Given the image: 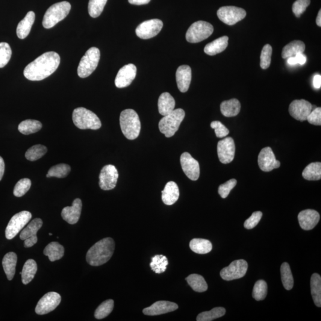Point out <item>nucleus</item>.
Segmentation results:
<instances>
[{"instance_id": "nucleus-1", "label": "nucleus", "mask_w": 321, "mask_h": 321, "mask_svg": "<svg viewBox=\"0 0 321 321\" xmlns=\"http://www.w3.org/2000/svg\"><path fill=\"white\" fill-rule=\"evenodd\" d=\"M60 63V55L57 52H47L29 63L25 67L23 74L29 81H42L55 72Z\"/></svg>"}, {"instance_id": "nucleus-2", "label": "nucleus", "mask_w": 321, "mask_h": 321, "mask_svg": "<svg viewBox=\"0 0 321 321\" xmlns=\"http://www.w3.org/2000/svg\"><path fill=\"white\" fill-rule=\"evenodd\" d=\"M115 243L113 238L107 237L96 242L88 250L87 261L90 266L97 267L107 263L113 256Z\"/></svg>"}, {"instance_id": "nucleus-3", "label": "nucleus", "mask_w": 321, "mask_h": 321, "mask_svg": "<svg viewBox=\"0 0 321 321\" xmlns=\"http://www.w3.org/2000/svg\"><path fill=\"white\" fill-rule=\"evenodd\" d=\"M121 129L129 140H134L139 137L141 125L139 116L132 109H127L121 113L120 117Z\"/></svg>"}, {"instance_id": "nucleus-4", "label": "nucleus", "mask_w": 321, "mask_h": 321, "mask_svg": "<svg viewBox=\"0 0 321 321\" xmlns=\"http://www.w3.org/2000/svg\"><path fill=\"white\" fill-rule=\"evenodd\" d=\"M72 119L75 125L82 130H98L102 125L101 120L95 113L84 107L76 108L73 112Z\"/></svg>"}, {"instance_id": "nucleus-5", "label": "nucleus", "mask_w": 321, "mask_h": 321, "mask_svg": "<svg viewBox=\"0 0 321 321\" xmlns=\"http://www.w3.org/2000/svg\"><path fill=\"white\" fill-rule=\"evenodd\" d=\"M71 4L67 1H62L53 4L46 10L44 16L43 25L46 29L54 27L58 22L68 15Z\"/></svg>"}, {"instance_id": "nucleus-6", "label": "nucleus", "mask_w": 321, "mask_h": 321, "mask_svg": "<svg viewBox=\"0 0 321 321\" xmlns=\"http://www.w3.org/2000/svg\"><path fill=\"white\" fill-rule=\"evenodd\" d=\"M185 112L183 109L174 110L172 113L165 116L159 123V129L167 138L174 136L179 130L183 120L184 119Z\"/></svg>"}, {"instance_id": "nucleus-7", "label": "nucleus", "mask_w": 321, "mask_h": 321, "mask_svg": "<svg viewBox=\"0 0 321 321\" xmlns=\"http://www.w3.org/2000/svg\"><path fill=\"white\" fill-rule=\"evenodd\" d=\"M100 59V51L96 47H92L85 53L82 58L78 68V74L79 77L85 78L88 77L95 71Z\"/></svg>"}, {"instance_id": "nucleus-8", "label": "nucleus", "mask_w": 321, "mask_h": 321, "mask_svg": "<svg viewBox=\"0 0 321 321\" xmlns=\"http://www.w3.org/2000/svg\"><path fill=\"white\" fill-rule=\"evenodd\" d=\"M214 32L213 26L205 21H198L193 23L185 34L188 43H198L207 39Z\"/></svg>"}, {"instance_id": "nucleus-9", "label": "nucleus", "mask_w": 321, "mask_h": 321, "mask_svg": "<svg viewBox=\"0 0 321 321\" xmlns=\"http://www.w3.org/2000/svg\"><path fill=\"white\" fill-rule=\"evenodd\" d=\"M32 214L30 212H20L11 218L5 229V237L8 240L13 239L17 234L30 222Z\"/></svg>"}, {"instance_id": "nucleus-10", "label": "nucleus", "mask_w": 321, "mask_h": 321, "mask_svg": "<svg viewBox=\"0 0 321 321\" xmlns=\"http://www.w3.org/2000/svg\"><path fill=\"white\" fill-rule=\"evenodd\" d=\"M217 16L221 21L226 25L231 26L245 18L246 11L240 7L225 6L219 8L217 11Z\"/></svg>"}, {"instance_id": "nucleus-11", "label": "nucleus", "mask_w": 321, "mask_h": 321, "mask_svg": "<svg viewBox=\"0 0 321 321\" xmlns=\"http://www.w3.org/2000/svg\"><path fill=\"white\" fill-rule=\"evenodd\" d=\"M248 264L243 260H236L229 264V266L221 271L220 275L226 281H231L234 279L243 277L246 275Z\"/></svg>"}, {"instance_id": "nucleus-12", "label": "nucleus", "mask_w": 321, "mask_h": 321, "mask_svg": "<svg viewBox=\"0 0 321 321\" xmlns=\"http://www.w3.org/2000/svg\"><path fill=\"white\" fill-rule=\"evenodd\" d=\"M163 26V23L161 20L155 19L146 20L138 26L136 34L141 39H150L160 33Z\"/></svg>"}, {"instance_id": "nucleus-13", "label": "nucleus", "mask_w": 321, "mask_h": 321, "mask_svg": "<svg viewBox=\"0 0 321 321\" xmlns=\"http://www.w3.org/2000/svg\"><path fill=\"white\" fill-rule=\"evenodd\" d=\"M61 300V296L57 293L52 291L46 293L38 302L35 312L41 315L48 314L60 305Z\"/></svg>"}, {"instance_id": "nucleus-14", "label": "nucleus", "mask_w": 321, "mask_h": 321, "mask_svg": "<svg viewBox=\"0 0 321 321\" xmlns=\"http://www.w3.org/2000/svg\"><path fill=\"white\" fill-rule=\"evenodd\" d=\"M99 187L104 190H110L116 186L119 173L113 165H107L102 168L99 175Z\"/></svg>"}, {"instance_id": "nucleus-15", "label": "nucleus", "mask_w": 321, "mask_h": 321, "mask_svg": "<svg viewBox=\"0 0 321 321\" xmlns=\"http://www.w3.org/2000/svg\"><path fill=\"white\" fill-rule=\"evenodd\" d=\"M217 153L221 163L229 164L234 160L235 144L233 139L228 137L219 141L217 145Z\"/></svg>"}, {"instance_id": "nucleus-16", "label": "nucleus", "mask_w": 321, "mask_h": 321, "mask_svg": "<svg viewBox=\"0 0 321 321\" xmlns=\"http://www.w3.org/2000/svg\"><path fill=\"white\" fill-rule=\"evenodd\" d=\"M183 171L191 181H196L199 178L200 166L198 161L191 157L189 153L184 152L181 157Z\"/></svg>"}, {"instance_id": "nucleus-17", "label": "nucleus", "mask_w": 321, "mask_h": 321, "mask_svg": "<svg viewBox=\"0 0 321 321\" xmlns=\"http://www.w3.org/2000/svg\"><path fill=\"white\" fill-rule=\"evenodd\" d=\"M313 110V105L305 99L294 100L289 106V113L294 119L303 122Z\"/></svg>"}, {"instance_id": "nucleus-18", "label": "nucleus", "mask_w": 321, "mask_h": 321, "mask_svg": "<svg viewBox=\"0 0 321 321\" xmlns=\"http://www.w3.org/2000/svg\"><path fill=\"white\" fill-rule=\"evenodd\" d=\"M258 165L265 172H270L280 167V162L276 160L275 155L270 147L261 150L258 156Z\"/></svg>"}, {"instance_id": "nucleus-19", "label": "nucleus", "mask_w": 321, "mask_h": 321, "mask_svg": "<svg viewBox=\"0 0 321 321\" xmlns=\"http://www.w3.org/2000/svg\"><path fill=\"white\" fill-rule=\"evenodd\" d=\"M137 67L133 64H129L123 66L118 72L115 85L118 88L128 87L133 82L137 76Z\"/></svg>"}, {"instance_id": "nucleus-20", "label": "nucleus", "mask_w": 321, "mask_h": 321, "mask_svg": "<svg viewBox=\"0 0 321 321\" xmlns=\"http://www.w3.org/2000/svg\"><path fill=\"white\" fill-rule=\"evenodd\" d=\"M178 305L175 303L169 301H158L148 308L143 309V313L149 316H156L169 313L177 310Z\"/></svg>"}, {"instance_id": "nucleus-21", "label": "nucleus", "mask_w": 321, "mask_h": 321, "mask_svg": "<svg viewBox=\"0 0 321 321\" xmlns=\"http://www.w3.org/2000/svg\"><path fill=\"white\" fill-rule=\"evenodd\" d=\"M82 208V202L80 199H76L73 202L72 207H66L61 212V217L64 221L70 224L75 225L80 219Z\"/></svg>"}, {"instance_id": "nucleus-22", "label": "nucleus", "mask_w": 321, "mask_h": 321, "mask_svg": "<svg viewBox=\"0 0 321 321\" xmlns=\"http://www.w3.org/2000/svg\"><path fill=\"white\" fill-rule=\"evenodd\" d=\"M320 216L317 211L306 210L300 212L298 215L300 226L305 230L313 229L319 223Z\"/></svg>"}, {"instance_id": "nucleus-23", "label": "nucleus", "mask_w": 321, "mask_h": 321, "mask_svg": "<svg viewBox=\"0 0 321 321\" xmlns=\"http://www.w3.org/2000/svg\"><path fill=\"white\" fill-rule=\"evenodd\" d=\"M176 77L179 91L183 93L187 92L191 80L190 67L187 65L180 66L177 70Z\"/></svg>"}, {"instance_id": "nucleus-24", "label": "nucleus", "mask_w": 321, "mask_h": 321, "mask_svg": "<svg viewBox=\"0 0 321 321\" xmlns=\"http://www.w3.org/2000/svg\"><path fill=\"white\" fill-rule=\"evenodd\" d=\"M180 195L178 184L174 182H168L162 191V200L165 204L172 205L178 201Z\"/></svg>"}, {"instance_id": "nucleus-25", "label": "nucleus", "mask_w": 321, "mask_h": 321, "mask_svg": "<svg viewBox=\"0 0 321 321\" xmlns=\"http://www.w3.org/2000/svg\"><path fill=\"white\" fill-rule=\"evenodd\" d=\"M35 20V14L34 11H29L24 19L19 23L16 29V34L20 39H25L28 36Z\"/></svg>"}, {"instance_id": "nucleus-26", "label": "nucleus", "mask_w": 321, "mask_h": 321, "mask_svg": "<svg viewBox=\"0 0 321 321\" xmlns=\"http://www.w3.org/2000/svg\"><path fill=\"white\" fill-rule=\"evenodd\" d=\"M175 100L169 93L164 92L162 93L158 99L159 113L162 116H167V115L172 113L175 110Z\"/></svg>"}, {"instance_id": "nucleus-27", "label": "nucleus", "mask_w": 321, "mask_h": 321, "mask_svg": "<svg viewBox=\"0 0 321 321\" xmlns=\"http://www.w3.org/2000/svg\"><path fill=\"white\" fill-rule=\"evenodd\" d=\"M17 256L14 252H8L2 261V267L8 280H11L15 275Z\"/></svg>"}, {"instance_id": "nucleus-28", "label": "nucleus", "mask_w": 321, "mask_h": 321, "mask_svg": "<svg viewBox=\"0 0 321 321\" xmlns=\"http://www.w3.org/2000/svg\"><path fill=\"white\" fill-rule=\"evenodd\" d=\"M229 37L224 36L214 40L205 46L204 52L209 55H215L222 52L228 46Z\"/></svg>"}, {"instance_id": "nucleus-29", "label": "nucleus", "mask_w": 321, "mask_h": 321, "mask_svg": "<svg viewBox=\"0 0 321 321\" xmlns=\"http://www.w3.org/2000/svg\"><path fill=\"white\" fill-rule=\"evenodd\" d=\"M220 109L224 116L235 117L240 113V102L238 99L235 98L223 101L220 105Z\"/></svg>"}, {"instance_id": "nucleus-30", "label": "nucleus", "mask_w": 321, "mask_h": 321, "mask_svg": "<svg viewBox=\"0 0 321 321\" xmlns=\"http://www.w3.org/2000/svg\"><path fill=\"white\" fill-rule=\"evenodd\" d=\"M305 50V44L301 41H293L285 46L282 51V57L285 59L295 57L299 54H303Z\"/></svg>"}, {"instance_id": "nucleus-31", "label": "nucleus", "mask_w": 321, "mask_h": 321, "mask_svg": "<svg viewBox=\"0 0 321 321\" xmlns=\"http://www.w3.org/2000/svg\"><path fill=\"white\" fill-rule=\"evenodd\" d=\"M44 254L48 256L50 261L54 262L63 257L64 248L60 243L52 241L44 249Z\"/></svg>"}, {"instance_id": "nucleus-32", "label": "nucleus", "mask_w": 321, "mask_h": 321, "mask_svg": "<svg viewBox=\"0 0 321 321\" xmlns=\"http://www.w3.org/2000/svg\"><path fill=\"white\" fill-rule=\"evenodd\" d=\"M311 288L312 298L315 305L321 306V278L318 274L315 273L311 276Z\"/></svg>"}, {"instance_id": "nucleus-33", "label": "nucleus", "mask_w": 321, "mask_h": 321, "mask_svg": "<svg viewBox=\"0 0 321 321\" xmlns=\"http://www.w3.org/2000/svg\"><path fill=\"white\" fill-rule=\"evenodd\" d=\"M189 246L193 252L198 254H206L213 249L211 241L203 238H193L190 241Z\"/></svg>"}, {"instance_id": "nucleus-34", "label": "nucleus", "mask_w": 321, "mask_h": 321, "mask_svg": "<svg viewBox=\"0 0 321 321\" xmlns=\"http://www.w3.org/2000/svg\"><path fill=\"white\" fill-rule=\"evenodd\" d=\"M43 225V220L41 219H35L32 221L26 228L22 229L20 234V238L22 240L27 239V238L37 236V233L38 230L42 228Z\"/></svg>"}, {"instance_id": "nucleus-35", "label": "nucleus", "mask_w": 321, "mask_h": 321, "mask_svg": "<svg viewBox=\"0 0 321 321\" xmlns=\"http://www.w3.org/2000/svg\"><path fill=\"white\" fill-rule=\"evenodd\" d=\"M37 264L34 260L26 262L22 272V281L23 284H28L34 279L37 272Z\"/></svg>"}, {"instance_id": "nucleus-36", "label": "nucleus", "mask_w": 321, "mask_h": 321, "mask_svg": "<svg viewBox=\"0 0 321 321\" xmlns=\"http://www.w3.org/2000/svg\"><path fill=\"white\" fill-rule=\"evenodd\" d=\"M302 176L307 181H319L321 179V163L316 162L309 164L303 170Z\"/></svg>"}, {"instance_id": "nucleus-37", "label": "nucleus", "mask_w": 321, "mask_h": 321, "mask_svg": "<svg viewBox=\"0 0 321 321\" xmlns=\"http://www.w3.org/2000/svg\"><path fill=\"white\" fill-rule=\"evenodd\" d=\"M42 123L35 120H26L19 124L18 130L20 133L28 135L36 133L42 129Z\"/></svg>"}, {"instance_id": "nucleus-38", "label": "nucleus", "mask_w": 321, "mask_h": 321, "mask_svg": "<svg viewBox=\"0 0 321 321\" xmlns=\"http://www.w3.org/2000/svg\"><path fill=\"white\" fill-rule=\"evenodd\" d=\"M185 280L187 283L196 292H204L208 289V284L202 276L198 275H188Z\"/></svg>"}, {"instance_id": "nucleus-39", "label": "nucleus", "mask_w": 321, "mask_h": 321, "mask_svg": "<svg viewBox=\"0 0 321 321\" xmlns=\"http://www.w3.org/2000/svg\"><path fill=\"white\" fill-rule=\"evenodd\" d=\"M280 271L282 282L284 287L287 290L292 289L294 285V279L289 264L287 263L282 264Z\"/></svg>"}, {"instance_id": "nucleus-40", "label": "nucleus", "mask_w": 321, "mask_h": 321, "mask_svg": "<svg viewBox=\"0 0 321 321\" xmlns=\"http://www.w3.org/2000/svg\"><path fill=\"white\" fill-rule=\"evenodd\" d=\"M71 170V168L68 164H60L55 165L48 170L46 175V178H64L69 175Z\"/></svg>"}, {"instance_id": "nucleus-41", "label": "nucleus", "mask_w": 321, "mask_h": 321, "mask_svg": "<svg viewBox=\"0 0 321 321\" xmlns=\"http://www.w3.org/2000/svg\"><path fill=\"white\" fill-rule=\"evenodd\" d=\"M168 264H169V261H168L166 256L158 255L152 258L150 267L153 272L157 274H161L166 272Z\"/></svg>"}, {"instance_id": "nucleus-42", "label": "nucleus", "mask_w": 321, "mask_h": 321, "mask_svg": "<svg viewBox=\"0 0 321 321\" xmlns=\"http://www.w3.org/2000/svg\"><path fill=\"white\" fill-rule=\"evenodd\" d=\"M226 314V309L222 307L215 308L210 311L202 312L197 317L198 321H211L222 317Z\"/></svg>"}, {"instance_id": "nucleus-43", "label": "nucleus", "mask_w": 321, "mask_h": 321, "mask_svg": "<svg viewBox=\"0 0 321 321\" xmlns=\"http://www.w3.org/2000/svg\"><path fill=\"white\" fill-rule=\"evenodd\" d=\"M114 308V300L108 299L105 300L100 305L95 312L96 319L101 320L108 316L113 311Z\"/></svg>"}, {"instance_id": "nucleus-44", "label": "nucleus", "mask_w": 321, "mask_h": 321, "mask_svg": "<svg viewBox=\"0 0 321 321\" xmlns=\"http://www.w3.org/2000/svg\"><path fill=\"white\" fill-rule=\"evenodd\" d=\"M47 152L46 147L42 145H36L29 148L25 154V157L29 161H35L42 158Z\"/></svg>"}, {"instance_id": "nucleus-45", "label": "nucleus", "mask_w": 321, "mask_h": 321, "mask_svg": "<svg viewBox=\"0 0 321 321\" xmlns=\"http://www.w3.org/2000/svg\"><path fill=\"white\" fill-rule=\"evenodd\" d=\"M107 0H90L88 11L90 15L96 18L101 15Z\"/></svg>"}, {"instance_id": "nucleus-46", "label": "nucleus", "mask_w": 321, "mask_h": 321, "mask_svg": "<svg viewBox=\"0 0 321 321\" xmlns=\"http://www.w3.org/2000/svg\"><path fill=\"white\" fill-rule=\"evenodd\" d=\"M267 284L264 280H258L256 282L253 288L252 297L257 301L266 299L267 295Z\"/></svg>"}, {"instance_id": "nucleus-47", "label": "nucleus", "mask_w": 321, "mask_h": 321, "mask_svg": "<svg viewBox=\"0 0 321 321\" xmlns=\"http://www.w3.org/2000/svg\"><path fill=\"white\" fill-rule=\"evenodd\" d=\"M12 51L9 44L6 43H0V68H3L9 62Z\"/></svg>"}, {"instance_id": "nucleus-48", "label": "nucleus", "mask_w": 321, "mask_h": 321, "mask_svg": "<svg viewBox=\"0 0 321 321\" xmlns=\"http://www.w3.org/2000/svg\"><path fill=\"white\" fill-rule=\"evenodd\" d=\"M31 184L30 179L27 178L20 179L14 188V195L16 197H22L25 195L30 189Z\"/></svg>"}, {"instance_id": "nucleus-49", "label": "nucleus", "mask_w": 321, "mask_h": 321, "mask_svg": "<svg viewBox=\"0 0 321 321\" xmlns=\"http://www.w3.org/2000/svg\"><path fill=\"white\" fill-rule=\"evenodd\" d=\"M272 52L273 48L270 44H266L263 47L261 54L260 66L262 69H267L270 67L272 62Z\"/></svg>"}, {"instance_id": "nucleus-50", "label": "nucleus", "mask_w": 321, "mask_h": 321, "mask_svg": "<svg viewBox=\"0 0 321 321\" xmlns=\"http://www.w3.org/2000/svg\"><path fill=\"white\" fill-rule=\"evenodd\" d=\"M310 4L311 0H297L293 4V13L297 17H300Z\"/></svg>"}, {"instance_id": "nucleus-51", "label": "nucleus", "mask_w": 321, "mask_h": 321, "mask_svg": "<svg viewBox=\"0 0 321 321\" xmlns=\"http://www.w3.org/2000/svg\"><path fill=\"white\" fill-rule=\"evenodd\" d=\"M237 184V181L234 179L229 180L225 183L221 184L219 187V193L222 198L225 199L229 195L230 191Z\"/></svg>"}, {"instance_id": "nucleus-52", "label": "nucleus", "mask_w": 321, "mask_h": 321, "mask_svg": "<svg viewBox=\"0 0 321 321\" xmlns=\"http://www.w3.org/2000/svg\"><path fill=\"white\" fill-rule=\"evenodd\" d=\"M211 127L214 129L217 138H223L229 134V129L219 121H214L211 123Z\"/></svg>"}, {"instance_id": "nucleus-53", "label": "nucleus", "mask_w": 321, "mask_h": 321, "mask_svg": "<svg viewBox=\"0 0 321 321\" xmlns=\"http://www.w3.org/2000/svg\"><path fill=\"white\" fill-rule=\"evenodd\" d=\"M263 217V213L261 211H256L252 214L248 219L244 222V227L246 229H252L258 225L259 222Z\"/></svg>"}, {"instance_id": "nucleus-54", "label": "nucleus", "mask_w": 321, "mask_h": 321, "mask_svg": "<svg viewBox=\"0 0 321 321\" xmlns=\"http://www.w3.org/2000/svg\"><path fill=\"white\" fill-rule=\"evenodd\" d=\"M307 120L309 123L315 126L321 125V108L317 107L309 114Z\"/></svg>"}, {"instance_id": "nucleus-55", "label": "nucleus", "mask_w": 321, "mask_h": 321, "mask_svg": "<svg viewBox=\"0 0 321 321\" xmlns=\"http://www.w3.org/2000/svg\"><path fill=\"white\" fill-rule=\"evenodd\" d=\"M37 236L32 237L25 240L24 246L25 247H31L37 243Z\"/></svg>"}, {"instance_id": "nucleus-56", "label": "nucleus", "mask_w": 321, "mask_h": 321, "mask_svg": "<svg viewBox=\"0 0 321 321\" xmlns=\"http://www.w3.org/2000/svg\"><path fill=\"white\" fill-rule=\"evenodd\" d=\"M314 87L315 89L318 90L321 87V76L320 75H317L314 76Z\"/></svg>"}, {"instance_id": "nucleus-57", "label": "nucleus", "mask_w": 321, "mask_h": 321, "mask_svg": "<svg viewBox=\"0 0 321 321\" xmlns=\"http://www.w3.org/2000/svg\"><path fill=\"white\" fill-rule=\"evenodd\" d=\"M295 59L297 64H299L300 65H303L306 63V57L303 54H299L295 56Z\"/></svg>"}, {"instance_id": "nucleus-58", "label": "nucleus", "mask_w": 321, "mask_h": 321, "mask_svg": "<svg viewBox=\"0 0 321 321\" xmlns=\"http://www.w3.org/2000/svg\"><path fill=\"white\" fill-rule=\"evenodd\" d=\"M129 3L134 5H144L148 4L151 0H128Z\"/></svg>"}, {"instance_id": "nucleus-59", "label": "nucleus", "mask_w": 321, "mask_h": 321, "mask_svg": "<svg viewBox=\"0 0 321 321\" xmlns=\"http://www.w3.org/2000/svg\"><path fill=\"white\" fill-rule=\"evenodd\" d=\"M5 170V164L3 159L0 156V181L3 177Z\"/></svg>"}, {"instance_id": "nucleus-60", "label": "nucleus", "mask_w": 321, "mask_h": 321, "mask_svg": "<svg viewBox=\"0 0 321 321\" xmlns=\"http://www.w3.org/2000/svg\"><path fill=\"white\" fill-rule=\"evenodd\" d=\"M287 62L291 66L296 65V64H297L296 59L294 57L288 58Z\"/></svg>"}, {"instance_id": "nucleus-61", "label": "nucleus", "mask_w": 321, "mask_h": 321, "mask_svg": "<svg viewBox=\"0 0 321 321\" xmlns=\"http://www.w3.org/2000/svg\"><path fill=\"white\" fill-rule=\"evenodd\" d=\"M317 24L318 26L321 27V10L319 11V13L318 14V16L316 20Z\"/></svg>"}, {"instance_id": "nucleus-62", "label": "nucleus", "mask_w": 321, "mask_h": 321, "mask_svg": "<svg viewBox=\"0 0 321 321\" xmlns=\"http://www.w3.org/2000/svg\"><path fill=\"white\" fill-rule=\"evenodd\" d=\"M49 235H52V233H49Z\"/></svg>"}]
</instances>
